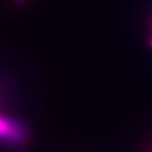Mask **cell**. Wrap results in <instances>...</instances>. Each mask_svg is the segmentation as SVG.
<instances>
[{
  "instance_id": "1",
  "label": "cell",
  "mask_w": 152,
  "mask_h": 152,
  "mask_svg": "<svg viewBox=\"0 0 152 152\" xmlns=\"http://www.w3.org/2000/svg\"><path fill=\"white\" fill-rule=\"evenodd\" d=\"M28 127L16 118L0 116V142L9 147L23 145L28 138Z\"/></svg>"
},
{
  "instance_id": "3",
  "label": "cell",
  "mask_w": 152,
  "mask_h": 152,
  "mask_svg": "<svg viewBox=\"0 0 152 152\" xmlns=\"http://www.w3.org/2000/svg\"><path fill=\"white\" fill-rule=\"evenodd\" d=\"M151 47H152V39H151Z\"/></svg>"
},
{
  "instance_id": "2",
  "label": "cell",
  "mask_w": 152,
  "mask_h": 152,
  "mask_svg": "<svg viewBox=\"0 0 152 152\" xmlns=\"http://www.w3.org/2000/svg\"><path fill=\"white\" fill-rule=\"evenodd\" d=\"M26 0H14V2L17 3V4H21V3H23Z\"/></svg>"
}]
</instances>
